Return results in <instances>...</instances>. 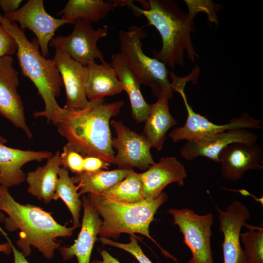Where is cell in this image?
Instances as JSON below:
<instances>
[{
    "mask_svg": "<svg viewBox=\"0 0 263 263\" xmlns=\"http://www.w3.org/2000/svg\"><path fill=\"white\" fill-rule=\"evenodd\" d=\"M123 104L122 101L107 103L101 98L89 101L79 111L63 108L55 125L67 143L83 156L97 157L113 164L109 122L119 113Z\"/></svg>",
    "mask_w": 263,
    "mask_h": 263,
    "instance_id": "6da1fadb",
    "label": "cell"
},
{
    "mask_svg": "<svg viewBox=\"0 0 263 263\" xmlns=\"http://www.w3.org/2000/svg\"><path fill=\"white\" fill-rule=\"evenodd\" d=\"M131 0H113L115 7L126 6L136 16H144L149 24L159 32L162 41L159 51L152 52L154 58L171 68L184 65L185 53L192 61L197 57L190 34L193 17L181 10L178 4L169 0H140L143 9Z\"/></svg>",
    "mask_w": 263,
    "mask_h": 263,
    "instance_id": "7a4b0ae2",
    "label": "cell"
},
{
    "mask_svg": "<svg viewBox=\"0 0 263 263\" xmlns=\"http://www.w3.org/2000/svg\"><path fill=\"white\" fill-rule=\"evenodd\" d=\"M0 210L9 216L4 221L7 229L20 230L17 244L25 257L30 255V245H33L45 258L52 259L55 250L60 246L56 239L71 236L77 227H67L59 224L50 213L39 207L19 204L11 195L8 188L0 185Z\"/></svg>",
    "mask_w": 263,
    "mask_h": 263,
    "instance_id": "3957f363",
    "label": "cell"
},
{
    "mask_svg": "<svg viewBox=\"0 0 263 263\" xmlns=\"http://www.w3.org/2000/svg\"><path fill=\"white\" fill-rule=\"evenodd\" d=\"M0 23L17 45L16 53L22 74L33 83L44 101V110L35 112L34 116L44 117L55 125L63 110L56 98L63 84L54 59L44 57L39 52L37 39L29 41L15 22L0 14Z\"/></svg>",
    "mask_w": 263,
    "mask_h": 263,
    "instance_id": "277c9868",
    "label": "cell"
},
{
    "mask_svg": "<svg viewBox=\"0 0 263 263\" xmlns=\"http://www.w3.org/2000/svg\"><path fill=\"white\" fill-rule=\"evenodd\" d=\"M88 197L103 218L98 233L100 237L117 239L122 233L134 236L138 233L158 245L150 235L149 226L158 209L168 199L165 192L155 198L132 204L115 201L98 194L90 193Z\"/></svg>",
    "mask_w": 263,
    "mask_h": 263,
    "instance_id": "5b68a950",
    "label": "cell"
},
{
    "mask_svg": "<svg viewBox=\"0 0 263 263\" xmlns=\"http://www.w3.org/2000/svg\"><path fill=\"white\" fill-rule=\"evenodd\" d=\"M146 37V32L136 26H131L128 31H120V53L141 85L149 86L156 97L166 96L170 99L173 90L166 65L148 56L142 50V40Z\"/></svg>",
    "mask_w": 263,
    "mask_h": 263,
    "instance_id": "8992f818",
    "label": "cell"
},
{
    "mask_svg": "<svg viewBox=\"0 0 263 263\" xmlns=\"http://www.w3.org/2000/svg\"><path fill=\"white\" fill-rule=\"evenodd\" d=\"M172 78L171 89L180 94L184 102L187 112V118L184 125L175 128L169 136L173 143L186 140H193L207 137L226 130L233 129H258L261 128L260 121L244 113L239 118H233L225 124H216L205 116L195 113L189 104L184 89L188 82H196L197 75L192 71L188 75L178 77L173 73H170Z\"/></svg>",
    "mask_w": 263,
    "mask_h": 263,
    "instance_id": "52a82bcc",
    "label": "cell"
},
{
    "mask_svg": "<svg viewBox=\"0 0 263 263\" xmlns=\"http://www.w3.org/2000/svg\"><path fill=\"white\" fill-rule=\"evenodd\" d=\"M173 225L178 226L183 243L190 249L191 257L187 263H214L211 247L212 213L200 215L188 208H169Z\"/></svg>",
    "mask_w": 263,
    "mask_h": 263,
    "instance_id": "ba28073f",
    "label": "cell"
},
{
    "mask_svg": "<svg viewBox=\"0 0 263 263\" xmlns=\"http://www.w3.org/2000/svg\"><path fill=\"white\" fill-rule=\"evenodd\" d=\"M72 32L68 36H58L54 38L49 46L66 51L75 61L84 66L95 61H105L102 52L97 46L98 40L107 35L106 26L97 30L90 23L80 20L75 22Z\"/></svg>",
    "mask_w": 263,
    "mask_h": 263,
    "instance_id": "9c48e42d",
    "label": "cell"
},
{
    "mask_svg": "<svg viewBox=\"0 0 263 263\" xmlns=\"http://www.w3.org/2000/svg\"><path fill=\"white\" fill-rule=\"evenodd\" d=\"M116 134L112 137V147L117 150L113 164L119 169H132L137 168L146 170L155 162L151 154L150 146L140 134L125 126L121 121L110 123Z\"/></svg>",
    "mask_w": 263,
    "mask_h": 263,
    "instance_id": "30bf717a",
    "label": "cell"
},
{
    "mask_svg": "<svg viewBox=\"0 0 263 263\" xmlns=\"http://www.w3.org/2000/svg\"><path fill=\"white\" fill-rule=\"evenodd\" d=\"M4 16L11 22H19L22 30L28 29L35 34L41 54L45 58L49 56L48 46L56 31L67 24L64 19L49 15L42 0H29L16 11Z\"/></svg>",
    "mask_w": 263,
    "mask_h": 263,
    "instance_id": "8fae6325",
    "label": "cell"
},
{
    "mask_svg": "<svg viewBox=\"0 0 263 263\" xmlns=\"http://www.w3.org/2000/svg\"><path fill=\"white\" fill-rule=\"evenodd\" d=\"M215 207L220 223L219 230L224 235L223 263H246L240 244V234L242 227L248 225L246 221L250 218L249 210L237 201H232L225 210L216 205Z\"/></svg>",
    "mask_w": 263,
    "mask_h": 263,
    "instance_id": "7c38bea8",
    "label": "cell"
},
{
    "mask_svg": "<svg viewBox=\"0 0 263 263\" xmlns=\"http://www.w3.org/2000/svg\"><path fill=\"white\" fill-rule=\"evenodd\" d=\"M13 63L11 56H0V114L30 139L33 134L27 125L23 102L17 91L19 73Z\"/></svg>",
    "mask_w": 263,
    "mask_h": 263,
    "instance_id": "4fadbf2b",
    "label": "cell"
},
{
    "mask_svg": "<svg viewBox=\"0 0 263 263\" xmlns=\"http://www.w3.org/2000/svg\"><path fill=\"white\" fill-rule=\"evenodd\" d=\"M257 140V135L248 129H230L207 137L187 141L180 154L188 160L202 156L219 163L220 153L228 145L235 143H255Z\"/></svg>",
    "mask_w": 263,
    "mask_h": 263,
    "instance_id": "5bb4252c",
    "label": "cell"
},
{
    "mask_svg": "<svg viewBox=\"0 0 263 263\" xmlns=\"http://www.w3.org/2000/svg\"><path fill=\"white\" fill-rule=\"evenodd\" d=\"M66 92L64 109L79 111L89 103L86 95V67L73 59L64 50L56 48L53 58Z\"/></svg>",
    "mask_w": 263,
    "mask_h": 263,
    "instance_id": "9a60e30c",
    "label": "cell"
},
{
    "mask_svg": "<svg viewBox=\"0 0 263 263\" xmlns=\"http://www.w3.org/2000/svg\"><path fill=\"white\" fill-rule=\"evenodd\" d=\"M263 150L256 143H235L225 148L219 156L222 176L230 181L241 179L248 170L263 169Z\"/></svg>",
    "mask_w": 263,
    "mask_h": 263,
    "instance_id": "2e32d148",
    "label": "cell"
},
{
    "mask_svg": "<svg viewBox=\"0 0 263 263\" xmlns=\"http://www.w3.org/2000/svg\"><path fill=\"white\" fill-rule=\"evenodd\" d=\"M187 176L185 166L174 157L161 158L145 172L139 173L145 199L157 197L171 183H177L183 186Z\"/></svg>",
    "mask_w": 263,
    "mask_h": 263,
    "instance_id": "e0dca14e",
    "label": "cell"
},
{
    "mask_svg": "<svg viewBox=\"0 0 263 263\" xmlns=\"http://www.w3.org/2000/svg\"><path fill=\"white\" fill-rule=\"evenodd\" d=\"M82 203L84 214L77 239L73 245L61 247L59 252L64 261L70 260L75 256L78 263H90L92 251L102 221L88 197L83 195Z\"/></svg>",
    "mask_w": 263,
    "mask_h": 263,
    "instance_id": "ac0fdd59",
    "label": "cell"
},
{
    "mask_svg": "<svg viewBox=\"0 0 263 263\" xmlns=\"http://www.w3.org/2000/svg\"><path fill=\"white\" fill-rule=\"evenodd\" d=\"M53 155L49 151L24 150L8 147L0 142V185L8 189L26 179L21 168L31 161L41 162Z\"/></svg>",
    "mask_w": 263,
    "mask_h": 263,
    "instance_id": "d6986e66",
    "label": "cell"
},
{
    "mask_svg": "<svg viewBox=\"0 0 263 263\" xmlns=\"http://www.w3.org/2000/svg\"><path fill=\"white\" fill-rule=\"evenodd\" d=\"M85 67L86 95L89 101L113 96L123 91L122 84L110 63L104 61L97 64L94 61Z\"/></svg>",
    "mask_w": 263,
    "mask_h": 263,
    "instance_id": "ffe728a7",
    "label": "cell"
},
{
    "mask_svg": "<svg viewBox=\"0 0 263 263\" xmlns=\"http://www.w3.org/2000/svg\"><path fill=\"white\" fill-rule=\"evenodd\" d=\"M169 100L166 96H161L156 102L150 104V113L141 133L150 147L157 151L163 148L167 132L177 124L169 112Z\"/></svg>",
    "mask_w": 263,
    "mask_h": 263,
    "instance_id": "44dd1931",
    "label": "cell"
},
{
    "mask_svg": "<svg viewBox=\"0 0 263 263\" xmlns=\"http://www.w3.org/2000/svg\"><path fill=\"white\" fill-rule=\"evenodd\" d=\"M60 153L57 151L43 166L29 172L26 180L27 191L44 203L55 200L56 186L60 168Z\"/></svg>",
    "mask_w": 263,
    "mask_h": 263,
    "instance_id": "7402d4cb",
    "label": "cell"
},
{
    "mask_svg": "<svg viewBox=\"0 0 263 263\" xmlns=\"http://www.w3.org/2000/svg\"><path fill=\"white\" fill-rule=\"evenodd\" d=\"M111 65L115 70L130 101L132 115L138 123L145 122L150 111V104L145 100L140 84L122 58L120 52L111 56Z\"/></svg>",
    "mask_w": 263,
    "mask_h": 263,
    "instance_id": "603a6c76",
    "label": "cell"
},
{
    "mask_svg": "<svg viewBox=\"0 0 263 263\" xmlns=\"http://www.w3.org/2000/svg\"><path fill=\"white\" fill-rule=\"evenodd\" d=\"M114 7L112 1L69 0L57 15L67 24H74L77 20L91 24L105 18Z\"/></svg>",
    "mask_w": 263,
    "mask_h": 263,
    "instance_id": "cb8c5ba5",
    "label": "cell"
},
{
    "mask_svg": "<svg viewBox=\"0 0 263 263\" xmlns=\"http://www.w3.org/2000/svg\"><path fill=\"white\" fill-rule=\"evenodd\" d=\"M132 170L117 169L110 171H83L71 178L74 184H78L79 196L87 193L100 194L124 179Z\"/></svg>",
    "mask_w": 263,
    "mask_h": 263,
    "instance_id": "d4e9b609",
    "label": "cell"
},
{
    "mask_svg": "<svg viewBox=\"0 0 263 263\" xmlns=\"http://www.w3.org/2000/svg\"><path fill=\"white\" fill-rule=\"evenodd\" d=\"M98 194L124 203H136L145 200L139 173L133 169L122 181Z\"/></svg>",
    "mask_w": 263,
    "mask_h": 263,
    "instance_id": "484cf974",
    "label": "cell"
},
{
    "mask_svg": "<svg viewBox=\"0 0 263 263\" xmlns=\"http://www.w3.org/2000/svg\"><path fill=\"white\" fill-rule=\"evenodd\" d=\"M77 190V186L72 181L68 170L60 168L56 186L55 200L58 198L62 199L71 212L73 226L77 227L79 226L80 211L82 205Z\"/></svg>",
    "mask_w": 263,
    "mask_h": 263,
    "instance_id": "4316f807",
    "label": "cell"
},
{
    "mask_svg": "<svg viewBox=\"0 0 263 263\" xmlns=\"http://www.w3.org/2000/svg\"><path fill=\"white\" fill-rule=\"evenodd\" d=\"M248 230L241 233L246 263H263V226L247 225Z\"/></svg>",
    "mask_w": 263,
    "mask_h": 263,
    "instance_id": "83f0119b",
    "label": "cell"
},
{
    "mask_svg": "<svg viewBox=\"0 0 263 263\" xmlns=\"http://www.w3.org/2000/svg\"><path fill=\"white\" fill-rule=\"evenodd\" d=\"M84 156L75 150L68 143L60 153L61 166L75 174L83 172Z\"/></svg>",
    "mask_w": 263,
    "mask_h": 263,
    "instance_id": "f1b7e54d",
    "label": "cell"
},
{
    "mask_svg": "<svg viewBox=\"0 0 263 263\" xmlns=\"http://www.w3.org/2000/svg\"><path fill=\"white\" fill-rule=\"evenodd\" d=\"M130 243L123 244L113 241L109 238L104 237L99 238V241L103 244L117 247L129 252L133 255L139 263H152L143 252L135 236L130 235Z\"/></svg>",
    "mask_w": 263,
    "mask_h": 263,
    "instance_id": "f546056e",
    "label": "cell"
},
{
    "mask_svg": "<svg viewBox=\"0 0 263 263\" xmlns=\"http://www.w3.org/2000/svg\"><path fill=\"white\" fill-rule=\"evenodd\" d=\"M185 2L189 8V13L195 17L196 13L199 11H205L209 15L210 20L215 21L216 19L215 14L214 4L208 1L185 0Z\"/></svg>",
    "mask_w": 263,
    "mask_h": 263,
    "instance_id": "4dcf8cb0",
    "label": "cell"
},
{
    "mask_svg": "<svg viewBox=\"0 0 263 263\" xmlns=\"http://www.w3.org/2000/svg\"><path fill=\"white\" fill-rule=\"evenodd\" d=\"M17 45L0 23V56H11L17 52Z\"/></svg>",
    "mask_w": 263,
    "mask_h": 263,
    "instance_id": "1f68e13d",
    "label": "cell"
},
{
    "mask_svg": "<svg viewBox=\"0 0 263 263\" xmlns=\"http://www.w3.org/2000/svg\"><path fill=\"white\" fill-rule=\"evenodd\" d=\"M110 164L102 159L93 156H85L84 158L83 171L93 172L108 169Z\"/></svg>",
    "mask_w": 263,
    "mask_h": 263,
    "instance_id": "d6a6232c",
    "label": "cell"
},
{
    "mask_svg": "<svg viewBox=\"0 0 263 263\" xmlns=\"http://www.w3.org/2000/svg\"><path fill=\"white\" fill-rule=\"evenodd\" d=\"M21 0H0V7L4 14L14 12L19 8Z\"/></svg>",
    "mask_w": 263,
    "mask_h": 263,
    "instance_id": "836d02e7",
    "label": "cell"
},
{
    "mask_svg": "<svg viewBox=\"0 0 263 263\" xmlns=\"http://www.w3.org/2000/svg\"><path fill=\"white\" fill-rule=\"evenodd\" d=\"M5 237L8 241L9 244L11 246L12 251L13 252L14 257V263H29L25 257L23 255L21 252H20L17 250L16 247L13 245L10 239L7 237L6 235L4 234Z\"/></svg>",
    "mask_w": 263,
    "mask_h": 263,
    "instance_id": "e575fe53",
    "label": "cell"
},
{
    "mask_svg": "<svg viewBox=\"0 0 263 263\" xmlns=\"http://www.w3.org/2000/svg\"><path fill=\"white\" fill-rule=\"evenodd\" d=\"M100 254L102 260H95L92 261L91 263H120L116 258L105 250L100 251Z\"/></svg>",
    "mask_w": 263,
    "mask_h": 263,
    "instance_id": "d590c367",
    "label": "cell"
},
{
    "mask_svg": "<svg viewBox=\"0 0 263 263\" xmlns=\"http://www.w3.org/2000/svg\"><path fill=\"white\" fill-rule=\"evenodd\" d=\"M12 249L9 243L0 244V252H3L5 254H9Z\"/></svg>",
    "mask_w": 263,
    "mask_h": 263,
    "instance_id": "8d00e7d4",
    "label": "cell"
},
{
    "mask_svg": "<svg viewBox=\"0 0 263 263\" xmlns=\"http://www.w3.org/2000/svg\"><path fill=\"white\" fill-rule=\"evenodd\" d=\"M6 142H7V140L4 137H3L0 134V142L2 144H4L6 143Z\"/></svg>",
    "mask_w": 263,
    "mask_h": 263,
    "instance_id": "74e56055",
    "label": "cell"
},
{
    "mask_svg": "<svg viewBox=\"0 0 263 263\" xmlns=\"http://www.w3.org/2000/svg\"><path fill=\"white\" fill-rule=\"evenodd\" d=\"M5 216L1 212H0V222H3L4 221L5 219Z\"/></svg>",
    "mask_w": 263,
    "mask_h": 263,
    "instance_id": "f35d334b",
    "label": "cell"
}]
</instances>
